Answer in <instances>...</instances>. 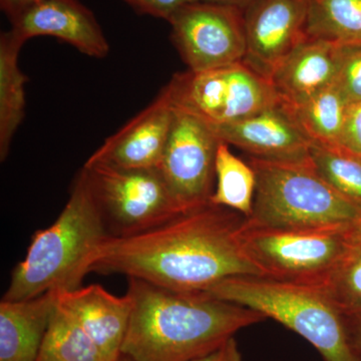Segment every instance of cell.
<instances>
[{
	"label": "cell",
	"mask_w": 361,
	"mask_h": 361,
	"mask_svg": "<svg viewBox=\"0 0 361 361\" xmlns=\"http://www.w3.org/2000/svg\"><path fill=\"white\" fill-rule=\"evenodd\" d=\"M132 313L122 355L134 361H191L267 319L231 302L128 278Z\"/></svg>",
	"instance_id": "2"
},
{
	"label": "cell",
	"mask_w": 361,
	"mask_h": 361,
	"mask_svg": "<svg viewBox=\"0 0 361 361\" xmlns=\"http://www.w3.org/2000/svg\"><path fill=\"white\" fill-rule=\"evenodd\" d=\"M25 40L13 30L0 37V159L9 153L16 130L25 114V87L28 78L18 66Z\"/></svg>",
	"instance_id": "18"
},
{
	"label": "cell",
	"mask_w": 361,
	"mask_h": 361,
	"mask_svg": "<svg viewBox=\"0 0 361 361\" xmlns=\"http://www.w3.org/2000/svg\"><path fill=\"white\" fill-rule=\"evenodd\" d=\"M191 361H243L234 337L208 355Z\"/></svg>",
	"instance_id": "28"
},
{
	"label": "cell",
	"mask_w": 361,
	"mask_h": 361,
	"mask_svg": "<svg viewBox=\"0 0 361 361\" xmlns=\"http://www.w3.org/2000/svg\"><path fill=\"white\" fill-rule=\"evenodd\" d=\"M11 23V30L25 42L49 35L92 58H106L110 52V44L96 16L78 0H44L26 9Z\"/></svg>",
	"instance_id": "14"
},
{
	"label": "cell",
	"mask_w": 361,
	"mask_h": 361,
	"mask_svg": "<svg viewBox=\"0 0 361 361\" xmlns=\"http://www.w3.org/2000/svg\"><path fill=\"white\" fill-rule=\"evenodd\" d=\"M199 1L210 2V4H223V6H230L239 7L244 9L252 0H199Z\"/></svg>",
	"instance_id": "31"
},
{
	"label": "cell",
	"mask_w": 361,
	"mask_h": 361,
	"mask_svg": "<svg viewBox=\"0 0 361 361\" xmlns=\"http://www.w3.org/2000/svg\"><path fill=\"white\" fill-rule=\"evenodd\" d=\"M56 304L89 334L104 360L115 361L122 355L132 313L128 294L115 296L101 285L94 284L58 292Z\"/></svg>",
	"instance_id": "16"
},
{
	"label": "cell",
	"mask_w": 361,
	"mask_h": 361,
	"mask_svg": "<svg viewBox=\"0 0 361 361\" xmlns=\"http://www.w3.org/2000/svg\"><path fill=\"white\" fill-rule=\"evenodd\" d=\"M164 89L175 106L211 125L243 120L280 101L272 82L243 61L215 70L176 73Z\"/></svg>",
	"instance_id": "8"
},
{
	"label": "cell",
	"mask_w": 361,
	"mask_h": 361,
	"mask_svg": "<svg viewBox=\"0 0 361 361\" xmlns=\"http://www.w3.org/2000/svg\"><path fill=\"white\" fill-rule=\"evenodd\" d=\"M336 84L349 104L361 102V45L349 49Z\"/></svg>",
	"instance_id": "25"
},
{
	"label": "cell",
	"mask_w": 361,
	"mask_h": 361,
	"mask_svg": "<svg viewBox=\"0 0 361 361\" xmlns=\"http://www.w3.org/2000/svg\"><path fill=\"white\" fill-rule=\"evenodd\" d=\"M44 0H0V6L2 11L8 16L9 20H13L26 9Z\"/></svg>",
	"instance_id": "29"
},
{
	"label": "cell",
	"mask_w": 361,
	"mask_h": 361,
	"mask_svg": "<svg viewBox=\"0 0 361 361\" xmlns=\"http://www.w3.org/2000/svg\"><path fill=\"white\" fill-rule=\"evenodd\" d=\"M111 236L82 172L63 212L33 235L25 259L11 273L4 300L35 298L80 288L99 246Z\"/></svg>",
	"instance_id": "3"
},
{
	"label": "cell",
	"mask_w": 361,
	"mask_h": 361,
	"mask_svg": "<svg viewBox=\"0 0 361 361\" xmlns=\"http://www.w3.org/2000/svg\"><path fill=\"white\" fill-rule=\"evenodd\" d=\"M336 147L361 158V102L349 104Z\"/></svg>",
	"instance_id": "26"
},
{
	"label": "cell",
	"mask_w": 361,
	"mask_h": 361,
	"mask_svg": "<svg viewBox=\"0 0 361 361\" xmlns=\"http://www.w3.org/2000/svg\"><path fill=\"white\" fill-rule=\"evenodd\" d=\"M310 160L317 172L344 196L361 204V158L336 146L311 144Z\"/></svg>",
	"instance_id": "24"
},
{
	"label": "cell",
	"mask_w": 361,
	"mask_h": 361,
	"mask_svg": "<svg viewBox=\"0 0 361 361\" xmlns=\"http://www.w3.org/2000/svg\"><path fill=\"white\" fill-rule=\"evenodd\" d=\"M174 108L172 129L159 171L182 210L188 212L210 203L215 188L216 155L222 141L210 123Z\"/></svg>",
	"instance_id": "10"
},
{
	"label": "cell",
	"mask_w": 361,
	"mask_h": 361,
	"mask_svg": "<svg viewBox=\"0 0 361 361\" xmlns=\"http://www.w3.org/2000/svg\"><path fill=\"white\" fill-rule=\"evenodd\" d=\"M37 361L106 360L89 334L56 304Z\"/></svg>",
	"instance_id": "22"
},
{
	"label": "cell",
	"mask_w": 361,
	"mask_h": 361,
	"mask_svg": "<svg viewBox=\"0 0 361 361\" xmlns=\"http://www.w3.org/2000/svg\"><path fill=\"white\" fill-rule=\"evenodd\" d=\"M310 0H252L243 9V63L270 80L278 65L305 37Z\"/></svg>",
	"instance_id": "11"
},
{
	"label": "cell",
	"mask_w": 361,
	"mask_h": 361,
	"mask_svg": "<svg viewBox=\"0 0 361 361\" xmlns=\"http://www.w3.org/2000/svg\"><path fill=\"white\" fill-rule=\"evenodd\" d=\"M306 37L342 45H361V0H310Z\"/></svg>",
	"instance_id": "20"
},
{
	"label": "cell",
	"mask_w": 361,
	"mask_h": 361,
	"mask_svg": "<svg viewBox=\"0 0 361 361\" xmlns=\"http://www.w3.org/2000/svg\"><path fill=\"white\" fill-rule=\"evenodd\" d=\"M353 345L361 356V315L346 316Z\"/></svg>",
	"instance_id": "30"
},
{
	"label": "cell",
	"mask_w": 361,
	"mask_h": 361,
	"mask_svg": "<svg viewBox=\"0 0 361 361\" xmlns=\"http://www.w3.org/2000/svg\"><path fill=\"white\" fill-rule=\"evenodd\" d=\"M229 145L221 142L215 161V188L210 203L236 211L249 218L253 211L256 174L250 164L230 151Z\"/></svg>",
	"instance_id": "19"
},
{
	"label": "cell",
	"mask_w": 361,
	"mask_h": 361,
	"mask_svg": "<svg viewBox=\"0 0 361 361\" xmlns=\"http://www.w3.org/2000/svg\"><path fill=\"white\" fill-rule=\"evenodd\" d=\"M250 308L306 339L324 361H361L348 318L320 287L271 278H229L199 293Z\"/></svg>",
	"instance_id": "4"
},
{
	"label": "cell",
	"mask_w": 361,
	"mask_h": 361,
	"mask_svg": "<svg viewBox=\"0 0 361 361\" xmlns=\"http://www.w3.org/2000/svg\"><path fill=\"white\" fill-rule=\"evenodd\" d=\"M326 40L304 37L278 65L270 80L278 96L295 106L334 85L349 49Z\"/></svg>",
	"instance_id": "15"
},
{
	"label": "cell",
	"mask_w": 361,
	"mask_h": 361,
	"mask_svg": "<svg viewBox=\"0 0 361 361\" xmlns=\"http://www.w3.org/2000/svg\"><path fill=\"white\" fill-rule=\"evenodd\" d=\"M246 217L209 203L149 231L110 236L90 272L126 275L182 293L199 294L233 277H264L244 245Z\"/></svg>",
	"instance_id": "1"
},
{
	"label": "cell",
	"mask_w": 361,
	"mask_h": 361,
	"mask_svg": "<svg viewBox=\"0 0 361 361\" xmlns=\"http://www.w3.org/2000/svg\"><path fill=\"white\" fill-rule=\"evenodd\" d=\"M175 108L165 89L90 157L87 164L128 170L159 169L174 120Z\"/></svg>",
	"instance_id": "12"
},
{
	"label": "cell",
	"mask_w": 361,
	"mask_h": 361,
	"mask_svg": "<svg viewBox=\"0 0 361 361\" xmlns=\"http://www.w3.org/2000/svg\"><path fill=\"white\" fill-rule=\"evenodd\" d=\"M255 171L253 211L246 225L322 228L361 222V204L344 196L317 172L312 161L249 158Z\"/></svg>",
	"instance_id": "5"
},
{
	"label": "cell",
	"mask_w": 361,
	"mask_h": 361,
	"mask_svg": "<svg viewBox=\"0 0 361 361\" xmlns=\"http://www.w3.org/2000/svg\"><path fill=\"white\" fill-rule=\"evenodd\" d=\"M80 172L111 236L141 234L185 213L159 169L128 170L85 163Z\"/></svg>",
	"instance_id": "7"
},
{
	"label": "cell",
	"mask_w": 361,
	"mask_h": 361,
	"mask_svg": "<svg viewBox=\"0 0 361 361\" xmlns=\"http://www.w3.org/2000/svg\"><path fill=\"white\" fill-rule=\"evenodd\" d=\"M168 23L171 39L188 70H215L245 56V23L239 7L192 2L178 9Z\"/></svg>",
	"instance_id": "9"
},
{
	"label": "cell",
	"mask_w": 361,
	"mask_h": 361,
	"mask_svg": "<svg viewBox=\"0 0 361 361\" xmlns=\"http://www.w3.org/2000/svg\"><path fill=\"white\" fill-rule=\"evenodd\" d=\"M115 361H134L130 360V357H128V356L126 355H121L120 357L118 358V360H116Z\"/></svg>",
	"instance_id": "32"
},
{
	"label": "cell",
	"mask_w": 361,
	"mask_h": 361,
	"mask_svg": "<svg viewBox=\"0 0 361 361\" xmlns=\"http://www.w3.org/2000/svg\"><path fill=\"white\" fill-rule=\"evenodd\" d=\"M58 302V291L0 302V361H37Z\"/></svg>",
	"instance_id": "17"
},
{
	"label": "cell",
	"mask_w": 361,
	"mask_h": 361,
	"mask_svg": "<svg viewBox=\"0 0 361 361\" xmlns=\"http://www.w3.org/2000/svg\"><path fill=\"white\" fill-rule=\"evenodd\" d=\"M356 224L270 228L244 222L242 237L247 253L265 278L322 287L345 253Z\"/></svg>",
	"instance_id": "6"
},
{
	"label": "cell",
	"mask_w": 361,
	"mask_h": 361,
	"mask_svg": "<svg viewBox=\"0 0 361 361\" xmlns=\"http://www.w3.org/2000/svg\"><path fill=\"white\" fill-rule=\"evenodd\" d=\"M137 13L147 14L154 18L169 20L180 8L199 0H123Z\"/></svg>",
	"instance_id": "27"
},
{
	"label": "cell",
	"mask_w": 361,
	"mask_h": 361,
	"mask_svg": "<svg viewBox=\"0 0 361 361\" xmlns=\"http://www.w3.org/2000/svg\"><path fill=\"white\" fill-rule=\"evenodd\" d=\"M211 127L221 141L241 149L253 158L270 161L310 159L312 141L299 125L290 106L283 102L243 120Z\"/></svg>",
	"instance_id": "13"
},
{
	"label": "cell",
	"mask_w": 361,
	"mask_h": 361,
	"mask_svg": "<svg viewBox=\"0 0 361 361\" xmlns=\"http://www.w3.org/2000/svg\"><path fill=\"white\" fill-rule=\"evenodd\" d=\"M348 106L345 97L334 82L303 103L290 108L311 141L336 147Z\"/></svg>",
	"instance_id": "21"
},
{
	"label": "cell",
	"mask_w": 361,
	"mask_h": 361,
	"mask_svg": "<svg viewBox=\"0 0 361 361\" xmlns=\"http://www.w3.org/2000/svg\"><path fill=\"white\" fill-rule=\"evenodd\" d=\"M320 288L344 315H361V222L353 228L345 253Z\"/></svg>",
	"instance_id": "23"
}]
</instances>
